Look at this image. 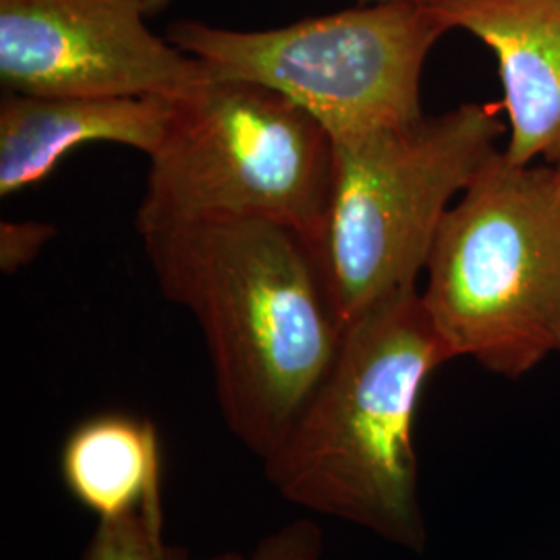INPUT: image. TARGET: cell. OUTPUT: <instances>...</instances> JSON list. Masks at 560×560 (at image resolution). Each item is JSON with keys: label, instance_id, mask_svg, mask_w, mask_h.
<instances>
[{"label": "cell", "instance_id": "obj_1", "mask_svg": "<svg viewBox=\"0 0 560 560\" xmlns=\"http://www.w3.org/2000/svg\"><path fill=\"white\" fill-rule=\"evenodd\" d=\"M141 240L162 295L200 324L222 420L266 459L345 337L316 243L266 219L196 222Z\"/></svg>", "mask_w": 560, "mask_h": 560}, {"label": "cell", "instance_id": "obj_2", "mask_svg": "<svg viewBox=\"0 0 560 560\" xmlns=\"http://www.w3.org/2000/svg\"><path fill=\"white\" fill-rule=\"evenodd\" d=\"M453 360L418 287L345 326L337 360L279 446L261 459L284 501L421 555L413 425L430 376Z\"/></svg>", "mask_w": 560, "mask_h": 560}, {"label": "cell", "instance_id": "obj_3", "mask_svg": "<svg viewBox=\"0 0 560 560\" xmlns=\"http://www.w3.org/2000/svg\"><path fill=\"white\" fill-rule=\"evenodd\" d=\"M421 301L453 360L517 381L560 353V164L490 156L448 208Z\"/></svg>", "mask_w": 560, "mask_h": 560}, {"label": "cell", "instance_id": "obj_4", "mask_svg": "<svg viewBox=\"0 0 560 560\" xmlns=\"http://www.w3.org/2000/svg\"><path fill=\"white\" fill-rule=\"evenodd\" d=\"M502 133L499 106L467 102L332 138V189L316 249L345 326L416 287L451 201L499 152Z\"/></svg>", "mask_w": 560, "mask_h": 560}, {"label": "cell", "instance_id": "obj_5", "mask_svg": "<svg viewBox=\"0 0 560 560\" xmlns=\"http://www.w3.org/2000/svg\"><path fill=\"white\" fill-rule=\"evenodd\" d=\"M335 141L320 120L252 81L212 78L177 113L150 156L140 235L222 219H266L318 241Z\"/></svg>", "mask_w": 560, "mask_h": 560}, {"label": "cell", "instance_id": "obj_6", "mask_svg": "<svg viewBox=\"0 0 560 560\" xmlns=\"http://www.w3.org/2000/svg\"><path fill=\"white\" fill-rule=\"evenodd\" d=\"M446 32L425 2H360L260 32L179 20L166 40L217 78L279 92L340 138L421 119V73Z\"/></svg>", "mask_w": 560, "mask_h": 560}, {"label": "cell", "instance_id": "obj_7", "mask_svg": "<svg viewBox=\"0 0 560 560\" xmlns=\"http://www.w3.org/2000/svg\"><path fill=\"white\" fill-rule=\"evenodd\" d=\"M141 0H0L4 92L185 101L214 78L156 36Z\"/></svg>", "mask_w": 560, "mask_h": 560}, {"label": "cell", "instance_id": "obj_8", "mask_svg": "<svg viewBox=\"0 0 560 560\" xmlns=\"http://www.w3.org/2000/svg\"><path fill=\"white\" fill-rule=\"evenodd\" d=\"M451 30L499 60L509 115L506 159L560 164V0H430Z\"/></svg>", "mask_w": 560, "mask_h": 560}, {"label": "cell", "instance_id": "obj_9", "mask_svg": "<svg viewBox=\"0 0 560 560\" xmlns=\"http://www.w3.org/2000/svg\"><path fill=\"white\" fill-rule=\"evenodd\" d=\"M177 102L4 92L0 101V196H15L46 179L71 150L85 143H119L154 156L175 119Z\"/></svg>", "mask_w": 560, "mask_h": 560}, {"label": "cell", "instance_id": "obj_10", "mask_svg": "<svg viewBox=\"0 0 560 560\" xmlns=\"http://www.w3.org/2000/svg\"><path fill=\"white\" fill-rule=\"evenodd\" d=\"M60 478L98 521L162 506L161 436L131 413H98L78 423L60 448Z\"/></svg>", "mask_w": 560, "mask_h": 560}, {"label": "cell", "instance_id": "obj_11", "mask_svg": "<svg viewBox=\"0 0 560 560\" xmlns=\"http://www.w3.org/2000/svg\"><path fill=\"white\" fill-rule=\"evenodd\" d=\"M81 560H191L187 548L166 540L164 511L143 509L127 517L98 521Z\"/></svg>", "mask_w": 560, "mask_h": 560}, {"label": "cell", "instance_id": "obj_12", "mask_svg": "<svg viewBox=\"0 0 560 560\" xmlns=\"http://www.w3.org/2000/svg\"><path fill=\"white\" fill-rule=\"evenodd\" d=\"M324 532L316 521L295 520L266 534L252 550H226L200 560H322Z\"/></svg>", "mask_w": 560, "mask_h": 560}, {"label": "cell", "instance_id": "obj_13", "mask_svg": "<svg viewBox=\"0 0 560 560\" xmlns=\"http://www.w3.org/2000/svg\"><path fill=\"white\" fill-rule=\"evenodd\" d=\"M57 235L46 222H0V268L13 275L38 258L42 247Z\"/></svg>", "mask_w": 560, "mask_h": 560}, {"label": "cell", "instance_id": "obj_14", "mask_svg": "<svg viewBox=\"0 0 560 560\" xmlns=\"http://www.w3.org/2000/svg\"><path fill=\"white\" fill-rule=\"evenodd\" d=\"M143 2V7H145V13L148 15H156V13H162L173 0H141ZM358 2H430V0H358Z\"/></svg>", "mask_w": 560, "mask_h": 560}]
</instances>
